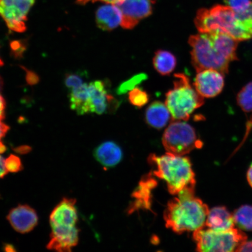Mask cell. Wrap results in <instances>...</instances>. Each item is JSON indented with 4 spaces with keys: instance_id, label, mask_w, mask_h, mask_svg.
<instances>
[{
    "instance_id": "1",
    "label": "cell",
    "mask_w": 252,
    "mask_h": 252,
    "mask_svg": "<svg viewBox=\"0 0 252 252\" xmlns=\"http://www.w3.org/2000/svg\"><path fill=\"white\" fill-rule=\"evenodd\" d=\"M191 47V63L195 70L199 72L213 69L227 74L232 62L231 45L227 37L220 32L200 33L189 39Z\"/></svg>"
},
{
    "instance_id": "2",
    "label": "cell",
    "mask_w": 252,
    "mask_h": 252,
    "mask_svg": "<svg viewBox=\"0 0 252 252\" xmlns=\"http://www.w3.org/2000/svg\"><path fill=\"white\" fill-rule=\"evenodd\" d=\"M209 211L207 204L195 197V188H188L169 201L163 218L167 228L181 234L204 227Z\"/></svg>"
},
{
    "instance_id": "3",
    "label": "cell",
    "mask_w": 252,
    "mask_h": 252,
    "mask_svg": "<svg viewBox=\"0 0 252 252\" xmlns=\"http://www.w3.org/2000/svg\"><path fill=\"white\" fill-rule=\"evenodd\" d=\"M149 162L153 168L154 176L166 182L170 193L178 194L188 188H195V173L189 158L167 153L157 156L151 154Z\"/></svg>"
},
{
    "instance_id": "4",
    "label": "cell",
    "mask_w": 252,
    "mask_h": 252,
    "mask_svg": "<svg viewBox=\"0 0 252 252\" xmlns=\"http://www.w3.org/2000/svg\"><path fill=\"white\" fill-rule=\"evenodd\" d=\"M173 84V89L166 94V105L173 119L187 121L195 110L203 105L204 97L185 74H175Z\"/></svg>"
},
{
    "instance_id": "5",
    "label": "cell",
    "mask_w": 252,
    "mask_h": 252,
    "mask_svg": "<svg viewBox=\"0 0 252 252\" xmlns=\"http://www.w3.org/2000/svg\"><path fill=\"white\" fill-rule=\"evenodd\" d=\"M194 23L200 33L221 32L229 34L239 42L242 41L235 12L228 5H217L210 9H199Z\"/></svg>"
},
{
    "instance_id": "6",
    "label": "cell",
    "mask_w": 252,
    "mask_h": 252,
    "mask_svg": "<svg viewBox=\"0 0 252 252\" xmlns=\"http://www.w3.org/2000/svg\"><path fill=\"white\" fill-rule=\"evenodd\" d=\"M193 240L198 252H235L247 240V236L240 229L217 231L206 226L194 231Z\"/></svg>"
},
{
    "instance_id": "7",
    "label": "cell",
    "mask_w": 252,
    "mask_h": 252,
    "mask_svg": "<svg viewBox=\"0 0 252 252\" xmlns=\"http://www.w3.org/2000/svg\"><path fill=\"white\" fill-rule=\"evenodd\" d=\"M162 144L167 153L176 156H185L203 146L195 129L180 121L171 123L167 127L163 135Z\"/></svg>"
},
{
    "instance_id": "8",
    "label": "cell",
    "mask_w": 252,
    "mask_h": 252,
    "mask_svg": "<svg viewBox=\"0 0 252 252\" xmlns=\"http://www.w3.org/2000/svg\"><path fill=\"white\" fill-rule=\"evenodd\" d=\"M35 0H0V15L9 30L24 32L27 30V15Z\"/></svg>"
},
{
    "instance_id": "9",
    "label": "cell",
    "mask_w": 252,
    "mask_h": 252,
    "mask_svg": "<svg viewBox=\"0 0 252 252\" xmlns=\"http://www.w3.org/2000/svg\"><path fill=\"white\" fill-rule=\"evenodd\" d=\"M77 224L67 222L50 223L52 232L47 248L59 252H71L78 243L80 229Z\"/></svg>"
},
{
    "instance_id": "10",
    "label": "cell",
    "mask_w": 252,
    "mask_h": 252,
    "mask_svg": "<svg viewBox=\"0 0 252 252\" xmlns=\"http://www.w3.org/2000/svg\"><path fill=\"white\" fill-rule=\"evenodd\" d=\"M152 0H124L118 5L122 14L121 26L126 30L133 29L153 12Z\"/></svg>"
},
{
    "instance_id": "11",
    "label": "cell",
    "mask_w": 252,
    "mask_h": 252,
    "mask_svg": "<svg viewBox=\"0 0 252 252\" xmlns=\"http://www.w3.org/2000/svg\"><path fill=\"white\" fill-rule=\"evenodd\" d=\"M224 84V74L213 69H207L197 72L193 86L201 96L211 98L222 92Z\"/></svg>"
},
{
    "instance_id": "12",
    "label": "cell",
    "mask_w": 252,
    "mask_h": 252,
    "mask_svg": "<svg viewBox=\"0 0 252 252\" xmlns=\"http://www.w3.org/2000/svg\"><path fill=\"white\" fill-rule=\"evenodd\" d=\"M90 113L103 114L110 109L116 108L117 101L108 93L105 84L102 81L88 83Z\"/></svg>"
},
{
    "instance_id": "13",
    "label": "cell",
    "mask_w": 252,
    "mask_h": 252,
    "mask_svg": "<svg viewBox=\"0 0 252 252\" xmlns=\"http://www.w3.org/2000/svg\"><path fill=\"white\" fill-rule=\"evenodd\" d=\"M7 219L12 227L20 234L32 231L38 222L35 210L28 205H19L9 212Z\"/></svg>"
},
{
    "instance_id": "14",
    "label": "cell",
    "mask_w": 252,
    "mask_h": 252,
    "mask_svg": "<svg viewBox=\"0 0 252 252\" xmlns=\"http://www.w3.org/2000/svg\"><path fill=\"white\" fill-rule=\"evenodd\" d=\"M157 182L151 173L146 175L141 181L138 187L132 194L134 198L128 209V213H132L138 210L151 209L152 191L157 187Z\"/></svg>"
},
{
    "instance_id": "15",
    "label": "cell",
    "mask_w": 252,
    "mask_h": 252,
    "mask_svg": "<svg viewBox=\"0 0 252 252\" xmlns=\"http://www.w3.org/2000/svg\"><path fill=\"white\" fill-rule=\"evenodd\" d=\"M206 227L217 231H226L234 228L233 215L225 207L213 208L209 211L206 222Z\"/></svg>"
},
{
    "instance_id": "16",
    "label": "cell",
    "mask_w": 252,
    "mask_h": 252,
    "mask_svg": "<svg viewBox=\"0 0 252 252\" xmlns=\"http://www.w3.org/2000/svg\"><path fill=\"white\" fill-rule=\"evenodd\" d=\"M97 27L103 31L115 30L122 22V14L117 5L108 4L97 9L96 13Z\"/></svg>"
},
{
    "instance_id": "17",
    "label": "cell",
    "mask_w": 252,
    "mask_h": 252,
    "mask_svg": "<svg viewBox=\"0 0 252 252\" xmlns=\"http://www.w3.org/2000/svg\"><path fill=\"white\" fill-rule=\"evenodd\" d=\"M94 157L102 165L110 168L121 161L122 150L114 142L107 141L96 148L94 151Z\"/></svg>"
},
{
    "instance_id": "18",
    "label": "cell",
    "mask_w": 252,
    "mask_h": 252,
    "mask_svg": "<svg viewBox=\"0 0 252 252\" xmlns=\"http://www.w3.org/2000/svg\"><path fill=\"white\" fill-rule=\"evenodd\" d=\"M171 116L166 104L155 101L151 103L146 110V121L151 127L160 129L168 124Z\"/></svg>"
},
{
    "instance_id": "19",
    "label": "cell",
    "mask_w": 252,
    "mask_h": 252,
    "mask_svg": "<svg viewBox=\"0 0 252 252\" xmlns=\"http://www.w3.org/2000/svg\"><path fill=\"white\" fill-rule=\"evenodd\" d=\"M70 107L78 115L90 113L88 84L84 83L70 90Z\"/></svg>"
},
{
    "instance_id": "20",
    "label": "cell",
    "mask_w": 252,
    "mask_h": 252,
    "mask_svg": "<svg viewBox=\"0 0 252 252\" xmlns=\"http://www.w3.org/2000/svg\"><path fill=\"white\" fill-rule=\"evenodd\" d=\"M177 60L172 53L164 50H158L153 58V65L156 71L162 75H169L175 70Z\"/></svg>"
},
{
    "instance_id": "21",
    "label": "cell",
    "mask_w": 252,
    "mask_h": 252,
    "mask_svg": "<svg viewBox=\"0 0 252 252\" xmlns=\"http://www.w3.org/2000/svg\"><path fill=\"white\" fill-rule=\"evenodd\" d=\"M235 13L242 41L252 39V2L244 11Z\"/></svg>"
},
{
    "instance_id": "22",
    "label": "cell",
    "mask_w": 252,
    "mask_h": 252,
    "mask_svg": "<svg viewBox=\"0 0 252 252\" xmlns=\"http://www.w3.org/2000/svg\"><path fill=\"white\" fill-rule=\"evenodd\" d=\"M235 225L247 231H252V206L244 205L239 207L232 214Z\"/></svg>"
},
{
    "instance_id": "23",
    "label": "cell",
    "mask_w": 252,
    "mask_h": 252,
    "mask_svg": "<svg viewBox=\"0 0 252 252\" xmlns=\"http://www.w3.org/2000/svg\"><path fill=\"white\" fill-rule=\"evenodd\" d=\"M236 100L239 106L245 113H252V82L239 91Z\"/></svg>"
},
{
    "instance_id": "24",
    "label": "cell",
    "mask_w": 252,
    "mask_h": 252,
    "mask_svg": "<svg viewBox=\"0 0 252 252\" xmlns=\"http://www.w3.org/2000/svg\"><path fill=\"white\" fill-rule=\"evenodd\" d=\"M129 101L134 106L141 108L149 101V95L143 90L134 88L128 94Z\"/></svg>"
},
{
    "instance_id": "25",
    "label": "cell",
    "mask_w": 252,
    "mask_h": 252,
    "mask_svg": "<svg viewBox=\"0 0 252 252\" xmlns=\"http://www.w3.org/2000/svg\"><path fill=\"white\" fill-rule=\"evenodd\" d=\"M147 75L144 74H138L130 79V80L126 81L119 87L118 92L119 94H124L128 91L134 89L135 87L145 80H146Z\"/></svg>"
},
{
    "instance_id": "26",
    "label": "cell",
    "mask_w": 252,
    "mask_h": 252,
    "mask_svg": "<svg viewBox=\"0 0 252 252\" xmlns=\"http://www.w3.org/2000/svg\"><path fill=\"white\" fill-rule=\"evenodd\" d=\"M5 166L8 172L17 173L23 168L21 160L17 156L11 155L5 159Z\"/></svg>"
},
{
    "instance_id": "27",
    "label": "cell",
    "mask_w": 252,
    "mask_h": 252,
    "mask_svg": "<svg viewBox=\"0 0 252 252\" xmlns=\"http://www.w3.org/2000/svg\"><path fill=\"white\" fill-rule=\"evenodd\" d=\"M84 79L80 74H71L65 77V84L69 90L84 83Z\"/></svg>"
},
{
    "instance_id": "28",
    "label": "cell",
    "mask_w": 252,
    "mask_h": 252,
    "mask_svg": "<svg viewBox=\"0 0 252 252\" xmlns=\"http://www.w3.org/2000/svg\"><path fill=\"white\" fill-rule=\"evenodd\" d=\"M226 4L235 12H241L250 5L251 0H226Z\"/></svg>"
},
{
    "instance_id": "29",
    "label": "cell",
    "mask_w": 252,
    "mask_h": 252,
    "mask_svg": "<svg viewBox=\"0 0 252 252\" xmlns=\"http://www.w3.org/2000/svg\"><path fill=\"white\" fill-rule=\"evenodd\" d=\"M9 126L2 122H0V154H3L6 151V147L2 143V138L5 137L9 130Z\"/></svg>"
},
{
    "instance_id": "30",
    "label": "cell",
    "mask_w": 252,
    "mask_h": 252,
    "mask_svg": "<svg viewBox=\"0 0 252 252\" xmlns=\"http://www.w3.org/2000/svg\"><path fill=\"white\" fill-rule=\"evenodd\" d=\"M124 0H77L78 4H86L88 2L102 1L106 3V4L118 5Z\"/></svg>"
},
{
    "instance_id": "31",
    "label": "cell",
    "mask_w": 252,
    "mask_h": 252,
    "mask_svg": "<svg viewBox=\"0 0 252 252\" xmlns=\"http://www.w3.org/2000/svg\"><path fill=\"white\" fill-rule=\"evenodd\" d=\"M235 252H252V242H244L239 246Z\"/></svg>"
},
{
    "instance_id": "32",
    "label": "cell",
    "mask_w": 252,
    "mask_h": 252,
    "mask_svg": "<svg viewBox=\"0 0 252 252\" xmlns=\"http://www.w3.org/2000/svg\"><path fill=\"white\" fill-rule=\"evenodd\" d=\"M8 173L5 166V159L0 154V179L4 178Z\"/></svg>"
},
{
    "instance_id": "33",
    "label": "cell",
    "mask_w": 252,
    "mask_h": 252,
    "mask_svg": "<svg viewBox=\"0 0 252 252\" xmlns=\"http://www.w3.org/2000/svg\"><path fill=\"white\" fill-rule=\"evenodd\" d=\"M5 102L1 94H0V122L5 118Z\"/></svg>"
},
{
    "instance_id": "34",
    "label": "cell",
    "mask_w": 252,
    "mask_h": 252,
    "mask_svg": "<svg viewBox=\"0 0 252 252\" xmlns=\"http://www.w3.org/2000/svg\"><path fill=\"white\" fill-rule=\"evenodd\" d=\"M247 179L249 184H250L251 187L252 188V164L248 169L247 173Z\"/></svg>"
},
{
    "instance_id": "35",
    "label": "cell",
    "mask_w": 252,
    "mask_h": 252,
    "mask_svg": "<svg viewBox=\"0 0 252 252\" xmlns=\"http://www.w3.org/2000/svg\"><path fill=\"white\" fill-rule=\"evenodd\" d=\"M2 86H3L2 80L1 76H0V90H1Z\"/></svg>"
},
{
    "instance_id": "36",
    "label": "cell",
    "mask_w": 252,
    "mask_h": 252,
    "mask_svg": "<svg viewBox=\"0 0 252 252\" xmlns=\"http://www.w3.org/2000/svg\"><path fill=\"white\" fill-rule=\"evenodd\" d=\"M3 65V62L1 61V59H0V65Z\"/></svg>"
}]
</instances>
